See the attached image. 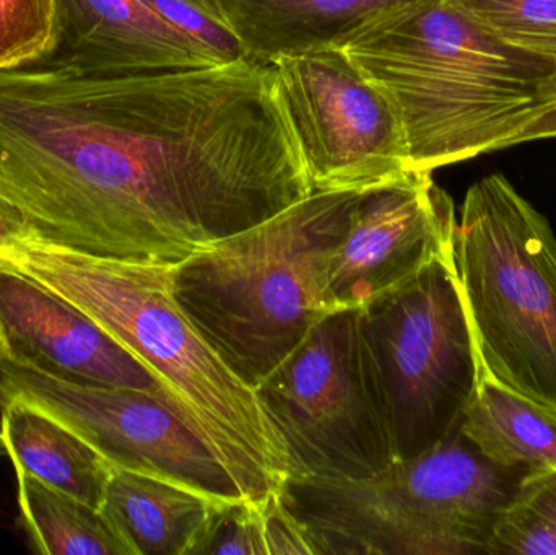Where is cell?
I'll list each match as a JSON object with an SVG mask.
<instances>
[{
	"mask_svg": "<svg viewBox=\"0 0 556 555\" xmlns=\"http://www.w3.org/2000/svg\"><path fill=\"white\" fill-rule=\"evenodd\" d=\"M486 555H556V468L522 479Z\"/></svg>",
	"mask_w": 556,
	"mask_h": 555,
	"instance_id": "19",
	"label": "cell"
},
{
	"mask_svg": "<svg viewBox=\"0 0 556 555\" xmlns=\"http://www.w3.org/2000/svg\"><path fill=\"white\" fill-rule=\"evenodd\" d=\"M160 20L204 48L217 64L247 58L240 39L222 15L215 0H140Z\"/></svg>",
	"mask_w": 556,
	"mask_h": 555,
	"instance_id": "21",
	"label": "cell"
},
{
	"mask_svg": "<svg viewBox=\"0 0 556 555\" xmlns=\"http://www.w3.org/2000/svg\"><path fill=\"white\" fill-rule=\"evenodd\" d=\"M16 479L20 514L39 554L130 555L101 510L28 472Z\"/></svg>",
	"mask_w": 556,
	"mask_h": 555,
	"instance_id": "18",
	"label": "cell"
},
{
	"mask_svg": "<svg viewBox=\"0 0 556 555\" xmlns=\"http://www.w3.org/2000/svg\"><path fill=\"white\" fill-rule=\"evenodd\" d=\"M267 555H314V547L300 521L290 514L280 495L263 504Z\"/></svg>",
	"mask_w": 556,
	"mask_h": 555,
	"instance_id": "24",
	"label": "cell"
},
{
	"mask_svg": "<svg viewBox=\"0 0 556 555\" xmlns=\"http://www.w3.org/2000/svg\"><path fill=\"white\" fill-rule=\"evenodd\" d=\"M425 0H215L248 59L274 64L345 49L372 25Z\"/></svg>",
	"mask_w": 556,
	"mask_h": 555,
	"instance_id": "14",
	"label": "cell"
},
{
	"mask_svg": "<svg viewBox=\"0 0 556 555\" xmlns=\"http://www.w3.org/2000/svg\"><path fill=\"white\" fill-rule=\"evenodd\" d=\"M54 29L55 0H0V71L38 61Z\"/></svg>",
	"mask_w": 556,
	"mask_h": 555,
	"instance_id": "22",
	"label": "cell"
},
{
	"mask_svg": "<svg viewBox=\"0 0 556 555\" xmlns=\"http://www.w3.org/2000/svg\"><path fill=\"white\" fill-rule=\"evenodd\" d=\"M222 65L140 0H55L51 48L28 67L124 77Z\"/></svg>",
	"mask_w": 556,
	"mask_h": 555,
	"instance_id": "13",
	"label": "cell"
},
{
	"mask_svg": "<svg viewBox=\"0 0 556 555\" xmlns=\"http://www.w3.org/2000/svg\"><path fill=\"white\" fill-rule=\"evenodd\" d=\"M545 97H547L551 108L556 106V74L545 85Z\"/></svg>",
	"mask_w": 556,
	"mask_h": 555,
	"instance_id": "27",
	"label": "cell"
},
{
	"mask_svg": "<svg viewBox=\"0 0 556 555\" xmlns=\"http://www.w3.org/2000/svg\"><path fill=\"white\" fill-rule=\"evenodd\" d=\"M166 479L111 468L101 514L130 555H199L225 505Z\"/></svg>",
	"mask_w": 556,
	"mask_h": 555,
	"instance_id": "15",
	"label": "cell"
},
{
	"mask_svg": "<svg viewBox=\"0 0 556 555\" xmlns=\"http://www.w3.org/2000/svg\"><path fill=\"white\" fill-rule=\"evenodd\" d=\"M345 52L397 110L414 172L516 146L551 108L556 62L503 41L454 0L392 13Z\"/></svg>",
	"mask_w": 556,
	"mask_h": 555,
	"instance_id": "3",
	"label": "cell"
},
{
	"mask_svg": "<svg viewBox=\"0 0 556 555\" xmlns=\"http://www.w3.org/2000/svg\"><path fill=\"white\" fill-rule=\"evenodd\" d=\"M0 260L74 303L132 352L244 501L264 504L280 494L290 478L287 445L257 391L225 364L179 305L175 266L93 256L41 238L3 251Z\"/></svg>",
	"mask_w": 556,
	"mask_h": 555,
	"instance_id": "2",
	"label": "cell"
},
{
	"mask_svg": "<svg viewBox=\"0 0 556 555\" xmlns=\"http://www.w3.org/2000/svg\"><path fill=\"white\" fill-rule=\"evenodd\" d=\"M256 391L287 445L290 478L365 479L397 462L359 308L320 319Z\"/></svg>",
	"mask_w": 556,
	"mask_h": 555,
	"instance_id": "8",
	"label": "cell"
},
{
	"mask_svg": "<svg viewBox=\"0 0 556 555\" xmlns=\"http://www.w3.org/2000/svg\"><path fill=\"white\" fill-rule=\"evenodd\" d=\"M3 445L16 472H28L100 510L111 466L84 439L38 407L0 400Z\"/></svg>",
	"mask_w": 556,
	"mask_h": 555,
	"instance_id": "16",
	"label": "cell"
},
{
	"mask_svg": "<svg viewBox=\"0 0 556 555\" xmlns=\"http://www.w3.org/2000/svg\"><path fill=\"white\" fill-rule=\"evenodd\" d=\"M397 459L459 432L483 368L454 256L359 308Z\"/></svg>",
	"mask_w": 556,
	"mask_h": 555,
	"instance_id": "7",
	"label": "cell"
},
{
	"mask_svg": "<svg viewBox=\"0 0 556 555\" xmlns=\"http://www.w3.org/2000/svg\"><path fill=\"white\" fill-rule=\"evenodd\" d=\"M267 555L263 504L225 505L199 555Z\"/></svg>",
	"mask_w": 556,
	"mask_h": 555,
	"instance_id": "23",
	"label": "cell"
},
{
	"mask_svg": "<svg viewBox=\"0 0 556 555\" xmlns=\"http://www.w3.org/2000/svg\"><path fill=\"white\" fill-rule=\"evenodd\" d=\"M456 227L453 199L431 173L362 189L330 264V299L339 308H362L404 286L434 261L454 256Z\"/></svg>",
	"mask_w": 556,
	"mask_h": 555,
	"instance_id": "11",
	"label": "cell"
},
{
	"mask_svg": "<svg viewBox=\"0 0 556 555\" xmlns=\"http://www.w3.org/2000/svg\"><path fill=\"white\" fill-rule=\"evenodd\" d=\"M277 93L314 191H352L414 172L401 116L345 49L274 62Z\"/></svg>",
	"mask_w": 556,
	"mask_h": 555,
	"instance_id": "9",
	"label": "cell"
},
{
	"mask_svg": "<svg viewBox=\"0 0 556 555\" xmlns=\"http://www.w3.org/2000/svg\"><path fill=\"white\" fill-rule=\"evenodd\" d=\"M508 45L556 62V0H454Z\"/></svg>",
	"mask_w": 556,
	"mask_h": 555,
	"instance_id": "20",
	"label": "cell"
},
{
	"mask_svg": "<svg viewBox=\"0 0 556 555\" xmlns=\"http://www.w3.org/2000/svg\"><path fill=\"white\" fill-rule=\"evenodd\" d=\"M359 191H314L173 267L186 315L256 390L329 313L333 253Z\"/></svg>",
	"mask_w": 556,
	"mask_h": 555,
	"instance_id": "4",
	"label": "cell"
},
{
	"mask_svg": "<svg viewBox=\"0 0 556 555\" xmlns=\"http://www.w3.org/2000/svg\"><path fill=\"white\" fill-rule=\"evenodd\" d=\"M38 238L22 212L0 192V254Z\"/></svg>",
	"mask_w": 556,
	"mask_h": 555,
	"instance_id": "25",
	"label": "cell"
},
{
	"mask_svg": "<svg viewBox=\"0 0 556 555\" xmlns=\"http://www.w3.org/2000/svg\"><path fill=\"white\" fill-rule=\"evenodd\" d=\"M551 137H556V106L538 114L522 130L521 136L516 140V146L529 140L551 139Z\"/></svg>",
	"mask_w": 556,
	"mask_h": 555,
	"instance_id": "26",
	"label": "cell"
},
{
	"mask_svg": "<svg viewBox=\"0 0 556 555\" xmlns=\"http://www.w3.org/2000/svg\"><path fill=\"white\" fill-rule=\"evenodd\" d=\"M15 398L74 430L111 468L247 502L214 453L162 393L58 380L0 357V400Z\"/></svg>",
	"mask_w": 556,
	"mask_h": 555,
	"instance_id": "10",
	"label": "cell"
},
{
	"mask_svg": "<svg viewBox=\"0 0 556 555\" xmlns=\"http://www.w3.org/2000/svg\"><path fill=\"white\" fill-rule=\"evenodd\" d=\"M0 357L68 383L163 394L152 371L87 313L2 260Z\"/></svg>",
	"mask_w": 556,
	"mask_h": 555,
	"instance_id": "12",
	"label": "cell"
},
{
	"mask_svg": "<svg viewBox=\"0 0 556 555\" xmlns=\"http://www.w3.org/2000/svg\"><path fill=\"white\" fill-rule=\"evenodd\" d=\"M454 263L482 368L556 411V237L505 176L470 186Z\"/></svg>",
	"mask_w": 556,
	"mask_h": 555,
	"instance_id": "6",
	"label": "cell"
},
{
	"mask_svg": "<svg viewBox=\"0 0 556 555\" xmlns=\"http://www.w3.org/2000/svg\"><path fill=\"white\" fill-rule=\"evenodd\" d=\"M3 450H5V445H3L2 430H0V455H2Z\"/></svg>",
	"mask_w": 556,
	"mask_h": 555,
	"instance_id": "28",
	"label": "cell"
},
{
	"mask_svg": "<svg viewBox=\"0 0 556 555\" xmlns=\"http://www.w3.org/2000/svg\"><path fill=\"white\" fill-rule=\"evenodd\" d=\"M0 192L41 240L176 264L313 192L274 64L0 71Z\"/></svg>",
	"mask_w": 556,
	"mask_h": 555,
	"instance_id": "1",
	"label": "cell"
},
{
	"mask_svg": "<svg viewBox=\"0 0 556 555\" xmlns=\"http://www.w3.org/2000/svg\"><path fill=\"white\" fill-rule=\"evenodd\" d=\"M528 475L486 458L459 430L369 478H288L278 495L314 555H476Z\"/></svg>",
	"mask_w": 556,
	"mask_h": 555,
	"instance_id": "5",
	"label": "cell"
},
{
	"mask_svg": "<svg viewBox=\"0 0 556 555\" xmlns=\"http://www.w3.org/2000/svg\"><path fill=\"white\" fill-rule=\"evenodd\" d=\"M460 432L498 465L528 472L556 468V411L509 390L485 371Z\"/></svg>",
	"mask_w": 556,
	"mask_h": 555,
	"instance_id": "17",
	"label": "cell"
}]
</instances>
